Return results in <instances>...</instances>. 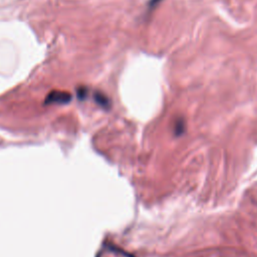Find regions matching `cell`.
<instances>
[{
  "label": "cell",
  "mask_w": 257,
  "mask_h": 257,
  "mask_svg": "<svg viewBox=\"0 0 257 257\" xmlns=\"http://www.w3.org/2000/svg\"><path fill=\"white\" fill-rule=\"evenodd\" d=\"M70 99L71 95L68 92L53 90L47 95L45 103H67Z\"/></svg>",
  "instance_id": "1"
},
{
  "label": "cell",
  "mask_w": 257,
  "mask_h": 257,
  "mask_svg": "<svg viewBox=\"0 0 257 257\" xmlns=\"http://www.w3.org/2000/svg\"><path fill=\"white\" fill-rule=\"evenodd\" d=\"M94 98H95V101H96L99 105L105 106V107L108 106V99H107V97H106L105 95H103L102 93H100V92L95 93Z\"/></svg>",
  "instance_id": "2"
}]
</instances>
